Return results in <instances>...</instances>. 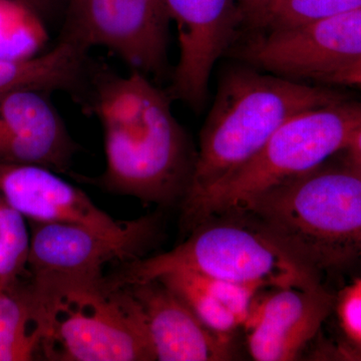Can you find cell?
Segmentation results:
<instances>
[{
  "label": "cell",
  "instance_id": "44dd1931",
  "mask_svg": "<svg viewBox=\"0 0 361 361\" xmlns=\"http://www.w3.org/2000/svg\"><path fill=\"white\" fill-rule=\"evenodd\" d=\"M339 322L351 343L361 344V279L344 290L339 299Z\"/></svg>",
  "mask_w": 361,
  "mask_h": 361
},
{
  "label": "cell",
  "instance_id": "d6986e66",
  "mask_svg": "<svg viewBox=\"0 0 361 361\" xmlns=\"http://www.w3.org/2000/svg\"><path fill=\"white\" fill-rule=\"evenodd\" d=\"M45 40L44 20L37 13L16 0H0V59L37 56Z\"/></svg>",
  "mask_w": 361,
  "mask_h": 361
},
{
  "label": "cell",
  "instance_id": "2e32d148",
  "mask_svg": "<svg viewBox=\"0 0 361 361\" xmlns=\"http://www.w3.org/2000/svg\"><path fill=\"white\" fill-rule=\"evenodd\" d=\"M89 52L59 40L51 51L27 59H0V96L21 90L68 92L75 97L84 85Z\"/></svg>",
  "mask_w": 361,
  "mask_h": 361
},
{
  "label": "cell",
  "instance_id": "6da1fadb",
  "mask_svg": "<svg viewBox=\"0 0 361 361\" xmlns=\"http://www.w3.org/2000/svg\"><path fill=\"white\" fill-rule=\"evenodd\" d=\"M73 99L103 130L106 169L94 183L146 203H182L197 149L175 118L168 92L140 71L118 75L90 59L84 85Z\"/></svg>",
  "mask_w": 361,
  "mask_h": 361
},
{
  "label": "cell",
  "instance_id": "7402d4cb",
  "mask_svg": "<svg viewBox=\"0 0 361 361\" xmlns=\"http://www.w3.org/2000/svg\"><path fill=\"white\" fill-rule=\"evenodd\" d=\"M339 155H342L341 163L361 177V116Z\"/></svg>",
  "mask_w": 361,
  "mask_h": 361
},
{
  "label": "cell",
  "instance_id": "4316f807",
  "mask_svg": "<svg viewBox=\"0 0 361 361\" xmlns=\"http://www.w3.org/2000/svg\"><path fill=\"white\" fill-rule=\"evenodd\" d=\"M255 1L256 0H240V4H241L242 14H243L244 11H245L247 8H249V7H250L252 4H253Z\"/></svg>",
  "mask_w": 361,
  "mask_h": 361
},
{
  "label": "cell",
  "instance_id": "5bb4252c",
  "mask_svg": "<svg viewBox=\"0 0 361 361\" xmlns=\"http://www.w3.org/2000/svg\"><path fill=\"white\" fill-rule=\"evenodd\" d=\"M128 286L141 305L156 360H234L232 339L207 327L177 294L159 279Z\"/></svg>",
  "mask_w": 361,
  "mask_h": 361
},
{
  "label": "cell",
  "instance_id": "f1b7e54d",
  "mask_svg": "<svg viewBox=\"0 0 361 361\" xmlns=\"http://www.w3.org/2000/svg\"><path fill=\"white\" fill-rule=\"evenodd\" d=\"M0 290H1V289H0Z\"/></svg>",
  "mask_w": 361,
  "mask_h": 361
},
{
  "label": "cell",
  "instance_id": "83f0119b",
  "mask_svg": "<svg viewBox=\"0 0 361 361\" xmlns=\"http://www.w3.org/2000/svg\"><path fill=\"white\" fill-rule=\"evenodd\" d=\"M360 253H361V244H360Z\"/></svg>",
  "mask_w": 361,
  "mask_h": 361
},
{
  "label": "cell",
  "instance_id": "52a82bcc",
  "mask_svg": "<svg viewBox=\"0 0 361 361\" xmlns=\"http://www.w3.org/2000/svg\"><path fill=\"white\" fill-rule=\"evenodd\" d=\"M170 23L166 0H68L59 40L87 52L106 47L130 70L161 80Z\"/></svg>",
  "mask_w": 361,
  "mask_h": 361
},
{
  "label": "cell",
  "instance_id": "4fadbf2b",
  "mask_svg": "<svg viewBox=\"0 0 361 361\" xmlns=\"http://www.w3.org/2000/svg\"><path fill=\"white\" fill-rule=\"evenodd\" d=\"M28 277L97 276L111 261L139 258L151 240L122 238L68 223L27 222Z\"/></svg>",
  "mask_w": 361,
  "mask_h": 361
},
{
  "label": "cell",
  "instance_id": "7a4b0ae2",
  "mask_svg": "<svg viewBox=\"0 0 361 361\" xmlns=\"http://www.w3.org/2000/svg\"><path fill=\"white\" fill-rule=\"evenodd\" d=\"M336 90L245 66L226 71L202 127L190 203L251 160L287 121L343 101Z\"/></svg>",
  "mask_w": 361,
  "mask_h": 361
},
{
  "label": "cell",
  "instance_id": "8992f818",
  "mask_svg": "<svg viewBox=\"0 0 361 361\" xmlns=\"http://www.w3.org/2000/svg\"><path fill=\"white\" fill-rule=\"evenodd\" d=\"M361 116V103L343 99L287 121L238 170L196 200L182 205L188 231L215 216L239 210L280 183L314 170L338 155Z\"/></svg>",
  "mask_w": 361,
  "mask_h": 361
},
{
  "label": "cell",
  "instance_id": "ac0fdd59",
  "mask_svg": "<svg viewBox=\"0 0 361 361\" xmlns=\"http://www.w3.org/2000/svg\"><path fill=\"white\" fill-rule=\"evenodd\" d=\"M361 9V0H256L244 13L247 35L288 30Z\"/></svg>",
  "mask_w": 361,
  "mask_h": 361
},
{
  "label": "cell",
  "instance_id": "ffe728a7",
  "mask_svg": "<svg viewBox=\"0 0 361 361\" xmlns=\"http://www.w3.org/2000/svg\"><path fill=\"white\" fill-rule=\"evenodd\" d=\"M28 227L25 218L0 196V289L13 286L27 274Z\"/></svg>",
  "mask_w": 361,
  "mask_h": 361
},
{
  "label": "cell",
  "instance_id": "e0dca14e",
  "mask_svg": "<svg viewBox=\"0 0 361 361\" xmlns=\"http://www.w3.org/2000/svg\"><path fill=\"white\" fill-rule=\"evenodd\" d=\"M47 336L44 311L28 281L0 290V361L35 360Z\"/></svg>",
  "mask_w": 361,
  "mask_h": 361
},
{
  "label": "cell",
  "instance_id": "277c9868",
  "mask_svg": "<svg viewBox=\"0 0 361 361\" xmlns=\"http://www.w3.org/2000/svg\"><path fill=\"white\" fill-rule=\"evenodd\" d=\"M47 324L42 356L56 361H154L146 319L128 286L97 276L28 277Z\"/></svg>",
  "mask_w": 361,
  "mask_h": 361
},
{
  "label": "cell",
  "instance_id": "603a6c76",
  "mask_svg": "<svg viewBox=\"0 0 361 361\" xmlns=\"http://www.w3.org/2000/svg\"><path fill=\"white\" fill-rule=\"evenodd\" d=\"M319 357L323 360L361 361V344L348 341L336 348L324 349V355H320Z\"/></svg>",
  "mask_w": 361,
  "mask_h": 361
},
{
  "label": "cell",
  "instance_id": "d4e9b609",
  "mask_svg": "<svg viewBox=\"0 0 361 361\" xmlns=\"http://www.w3.org/2000/svg\"><path fill=\"white\" fill-rule=\"evenodd\" d=\"M331 85L357 87L361 90V75H345V77L337 78Z\"/></svg>",
  "mask_w": 361,
  "mask_h": 361
},
{
  "label": "cell",
  "instance_id": "8fae6325",
  "mask_svg": "<svg viewBox=\"0 0 361 361\" xmlns=\"http://www.w3.org/2000/svg\"><path fill=\"white\" fill-rule=\"evenodd\" d=\"M260 293L243 325L251 357L256 361L297 360L334 310V296L322 282Z\"/></svg>",
  "mask_w": 361,
  "mask_h": 361
},
{
  "label": "cell",
  "instance_id": "9a60e30c",
  "mask_svg": "<svg viewBox=\"0 0 361 361\" xmlns=\"http://www.w3.org/2000/svg\"><path fill=\"white\" fill-rule=\"evenodd\" d=\"M156 279L177 294L207 327L229 339L243 327L254 299L263 291L255 285L216 279L187 270L171 271Z\"/></svg>",
  "mask_w": 361,
  "mask_h": 361
},
{
  "label": "cell",
  "instance_id": "3957f363",
  "mask_svg": "<svg viewBox=\"0 0 361 361\" xmlns=\"http://www.w3.org/2000/svg\"><path fill=\"white\" fill-rule=\"evenodd\" d=\"M329 161L236 210L249 214L320 278L345 264L361 244V177Z\"/></svg>",
  "mask_w": 361,
  "mask_h": 361
},
{
  "label": "cell",
  "instance_id": "cb8c5ba5",
  "mask_svg": "<svg viewBox=\"0 0 361 361\" xmlns=\"http://www.w3.org/2000/svg\"><path fill=\"white\" fill-rule=\"evenodd\" d=\"M28 8L32 9L33 13L42 18V20L51 18L54 13H58L63 6H66L68 0H16Z\"/></svg>",
  "mask_w": 361,
  "mask_h": 361
},
{
  "label": "cell",
  "instance_id": "9c48e42d",
  "mask_svg": "<svg viewBox=\"0 0 361 361\" xmlns=\"http://www.w3.org/2000/svg\"><path fill=\"white\" fill-rule=\"evenodd\" d=\"M0 196L27 222L68 223L111 236L147 240L153 239L158 229L152 216L114 219L80 188L44 166L0 164Z\"/></svg>",
  "mask_w": 361,
  "mask_h": 361
},
{
  "label": "cell",
  "instance_id": "5b68a950",
  "mask_svg": "<svg viewBox=\"0 0 361 361\" xmlns=\"http://www.w3.org/2000/svg\"><path fill=\"white\" fill-rule=\"evenodd\" d=\"M187 270L205 276L266 288L307 286L322 278L305 267L262 225L244 212L209 218L172 250L127 261L114 281L120 285Z\"/></svg>",
  "mask_w": 361,
  "mask_h": 361
},
{
  "label": "cell",
  "instance_id": "30bf717a",
  "mask_svg": "<svg viewBox=\"0 0 361 361\" xmlns=\"http://www.w3.org/2000/svg\"><path fill=\"white\" fill-rule=\"evenodd\" d=\"M177 25L180 56L168 94L201 111L214 66L240 39L243 14L240 0H166Z\"/></svg>",
  "mask_w": 361,
  "mask_h": 361
},
{
  "label": "cell",
  "instance_id": "7c38bea8",
  "mask_svg": "<svg viewBox=\"0 0 361 361\" xmlns=\"http://www.w3.org/2000/svg\"><path fill=\"white\" fill-rule=\"evenodd\" d=\"M51 92L21 90L0 96V164H32L68 173L78 149Z\"/></svg>",
  "mask_w": 361,
  "mask_h": 361
},
{
  "label": "cell",
  "instance_id": "484cf974",
  "mask_svg": "<svg viewBox=\"0 0 361 361\" xmlns=\"http://www.w3.org/2000/svg\"><path fill=\"white\" fill-rule=\"evenodd\" d=\"M361 75V61L360 63H356V65L351 66V68H348V70L341 71L338 75H334L331 80H329L327 85H331L334 80H337V78L341 77H345V75Z\"/></svg>",
  "mask_w": 361,
  "mask_h": 361
},
{
  "label": "cell",
  "instance_id": "ba28073f",
  "mask_svg": "<svg viewBox=\"0 0 361 361\" xmlns=\"http://www.w3.org/2000/svg\"><path fill=\"white\" fill-rule=\"evenodd\" d=\"M232 51L257 70L327 84L361 61V9L288 30L247 35Z\"/></svg>",
  "mask_w": 361,
  "mask_h": 361
}]
</instances>
